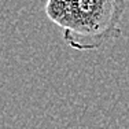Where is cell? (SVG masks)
I'll return each instance as SVG.
<instances>
[{
    "instance_id": "obj_1",
    "label": "cell",
    "mask_w": 129,
    "mask_h": 129,
    "mask_svg": "<svg viewBox=\"0 0 129 129\" xmlns=\"http://www.w3.org/2000/svg\"><path fill=\"white\" fill-rule=\"evenodd\" d=\"M126 0H76L66 19L62 36L77 51H95L121 36V19Z\"/></svg>"
},
{
    "instance_id": "obj_2",
    "label": "cell",
    "mask_w": 129,
    "mask_h": 129,
    "mask_svg": "<svg viewBox=\"0 0 129 129\" xmlns=\"http://www.w3.org/2000/svg\"><path fill=\"white\" fill-rule=\"evenodd\" d=\"M74 3L76 0H47L45 14L50 18V21L60 27Z\"/></svg>"
}]
</instances>
